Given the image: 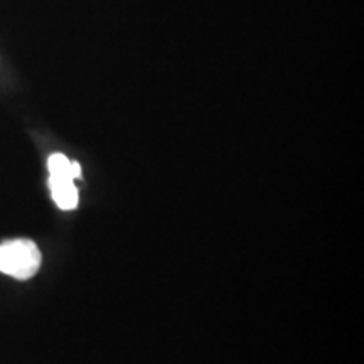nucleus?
<instances>
[{
    "mask_svg": "<svg viewBox=\"0 0 364 364\" xmlns=\"http://www.w3.org/2000/svg\"><path fill=\"white\" fill-rule=\"evenodd\" d=\"M49 189H51L53 199L59 209L71 211L78 206V189H76L73 177L49 176Z\"/></svg>",
    "mask_w": 364,
    "mask_h": 364,
    "instance_id": "2",
    "label": "nucleus"
},
{
    "mask_svg": "<svg viewBox=\"0 0 364 364\" xmlns=\"http://www.w3.org/2000/svg\"><path fill=\"white\" fill-rule=\"evenodd\" d=\"M41 267V252L31 240H14L0 245V273L17 280L33 279Z\"/></svg>",
    "mask_w": 364,
    "mask_h": 364,
    "instance_id": "1",
    "label": "nucleus"
}]
</instances>
